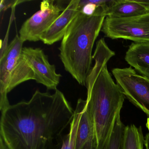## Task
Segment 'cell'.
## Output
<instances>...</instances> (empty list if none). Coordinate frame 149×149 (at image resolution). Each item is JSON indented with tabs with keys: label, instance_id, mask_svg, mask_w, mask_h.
I'll use <instances>...</instances> for the list:
<instances>
[{
	"label": "cell",
	"instance_id": "1",
	"mask_svg": "<svg viewBox=\"0 0 149 149\" xmlns=\"http://www.w3.org/2000/svg\"><path fill=\"white\" fill-rule=\"evenodd\" d=\"M74 112L59 90L53 94L37 90L29 101L1 112L0 136L7 149H52L61 141Z\"/></svg>",
	"mask_w": 149,
	"mask_h": 149
},
{
	"label": "cell",
	"instance_id": "2",
	"mask_svg": "<svg viewBox=\"0 0 149 149\" xmlns=\"http://www.w3.org/2000/svg\"><path fill=\"white\" fill-rule=\"evenodd\" d=\"M115 55L104 39L99 40L92 57L95 64L86 81V105L94 125L96 149H105L125 98L107 68L109 60Z\"/></svg>",
	"mask_w": 149,
	"mask_h": 149
},
{
	"label": "cell",
	"instance_id": "3",
	"mask_svg": "<svg viewBox=\"0 0 149 149\" xmlns=\"http://www.w3.org/2000/svg\"><path fill=\"white\" fill-rule=\"evenodd\" d=\"M106 9L102 7L92 16L79 12L70 25L59 49L65 70L82 86L86 87L92 68V50L106 17Z\"/></svg>",
	"mask_w": 149,
	"mask_h": 149
},
{
	"label": "cell",
	"instance_id": "4",
	"mask_svg": "<svg viewBox=\"0 0 149 149\" xmlns=\"http://www.w3.org/2000/svg\"><path fill=\"white\" fill-rule=\"evenodd\" d=\"M24 42L17 35L0 59V100H8V94L19 84L35 80L33 70L22 54Z\"/></svg>",
	"mask_w": 149,
	"mask_h": 149
},
{
	"label": "cell",
	"instance_id": "5",
	"mask_svg": "<svg viewBox=\"0 0 149 149\" xmlns=\"http://www.w3.org/2000/svg\"><path fill=\"white\" fill-rule=\"evenodd\" d=\"M101 31L105 37L134 42H149V11L138 16L125 18L106 17Z\"/></svg>",
	"mask_w": 149,
	"mask_h": 149
},
{
	"label": "cell",
	"instance_id": "6",
	"mask_svg": "<svg viewBox=\"0 0 149 149\" xmlns=\"http://www.w3.org/2000/svg\"><path fill=\"white\" fill-rule=\"evenodd\" d=\"M112 73L125 97L149 117V79L131 67L115 68Z\"/></svg>",
	"mask_w": 149,
	"mask_h": 149
},
{
	"label": "cell",
	"instance_id": "7",
	"mask_svg": "<svg viewBox=\"0 0 149 149\" xmlns=\"http://www.w3.org/2000/svg\"><path fill=\"white\" fill-rule=\"evenodd\" d=\"M46 0L41 2L40 8L24 22L19 31L24 42L41 40L42 35L48 29L65 9L61 1Z\"/></svg>",
	"mask_w": 149,
	"mask_h": 149
},
{
	"label": "cell",
	"instance_id": "8",
	"mask_svg": "<svg viewBox=\"0 0 149 149\" xmlns=\"http://www.w3.org/2000/svg\"><path fill=\"white\" fill-rule=\"evenodd\" d=\"M22 54L34 72L35 81L48 90H57L62 76L56 72L55 66L50 64L47 56L39 48H23Z\"/></svg>",
	"mask_w": 149,
	"mask_h": 149
},
{
	"label": "cell",
	"instance_id": "9",
	"mask_svg": "<svg viewBox=\"0 0 149 149\" xmlns=\"http://www.w3.org/2000/svg\"><path fill=\"white\" fill-rule=\"evenodd\" d=\"M79 0H72L65 7L60 16L42 35L41 41L51 45L62 40L70 25L80 12L78 9Z\"/></svg>",
	"mask_w": 149,
	"mask_h": 149
},
{
	"label": "cell",
	"instance_id": "10",
	"mask_svg": "<svg viewBox=\"0 0 149 149\" xmlns=\"http://www.w3.org/2000/svg\"><path fill=\"white\" fill-rule=\"evenodd\" d=\"M149 11V5L143 0H111L105 14L111 18H125L142 15Z\"/></svg>",
	"mask_w": 149,
	"mask_h": 149
},
{
	"label": "cell",
	"instance_id": "11",
	"mask_svg": "<svg viewBox=\"0 0 149 149\" xmlns=\"http://www.w3.org/2000/svg\"><path fill=\"white\" fill-rule=\"evenodd\" d=\"M125 60L130 67L149 79V42L132 43Z\"/></svg>",
	"mask_w": 149,
	"mask_h": 149
},
{
	"label": "cell",
	"instance_id": "12",
	"mask_svg": "<svg viewBox=\"0 0 149 149\" xmlns=\"http://www.w3.org/2000/svg\"><path fill=\"white\" fill-rule=\"evenodd\" d=\"M86 103V100L79 98L74 109V115L67 135L63 137L59 149H76L77 135L83 111Z\"/></svg>",
	"mask_w": 149,
	"mask_h": 149
},
{
	"label": "cell",
	"instance_id": "13",
	"mask_svg": "<svg viewBox=\"0 0 149 149\" xmlns=\"http://www.w3.org/2000/svg\"><path fill=\"white\" fill-rule=\"evenodd\" d=\"M92 138H94V125L86 103L77 130L76 149H81L84 144Z\"/></svg>",
	"mask_w": 149,
	"mask_h": 149
},
{
	"label": "cell",
	"instance_id": "14",
	"mask_svg": "<svg viewBox=\"0 0 149 149\" xmlns=\"http://www.w3.org/2000/svg\"><path fill=\"white\" fill-rule=\"evenodd\" d=\"M144 138L141 126L134 125L125 126L123 149H143Z\"/></svg>",
	"mask_w": 149,
	"mask_h": 149
},
{
	"label": "cell",
	"instance_id": "15",
	"mask_svg": "<svg viewBox=\"0 0 149 149\" xmlns=\"http://www.w3.org/2000/svg\"><path fill=\"white\" fill-rule=\"evenodd\" d=\"M120 112L117 115L110 136L104 149H123L125 126L121 121Z\"/></svg>",
	"mask_w": 149,
	"mask_h": 149
},
{
	"label": "cell",
	"instance_id": "16",
	"mask_svg": "<svg viewBox=\"0 0 149 149\" xmlns=\"http://www.w3.org/2000/svg\"><path fill=\"white\" fill-rule=\"evenodd\" d=\"M12 10H13V11H12L11 18H10L8 29L7 31L6 34V36H5L4 40L2 42H1V49H0V59L2 58V57L4 56L5 53L6 52L8 47V40L9 30H10L11 24H12V22H13V20L14 19L15 9H13Z\"/></svg>",
	"mask_w": 149,
	"mask_h": 149
},
{
	"label": "cell",
	"instance_id": "17",
	"mask_svg": "<svg viewBox=\"0 0 149 149\" xmlns=\"http://www.w3.org/2000/svg\"><path fill=\"white\" fill-rule=\"evenodd\" d=\"M81 149H96L95 143L94 140V138L90 139Z\"/></svg>",
	"mask_w": 149,
	"mask_h": 149
},
{
	"label": "cell",
	"instance_id": "18",
	"mask_svg": "<svg viewBox=\"0 0 149 149\" xmlns=\"http://www.w3.org/2000/svg\"><path fill=\"white\" fill-rule=\"evenodd\" d=\"M144 145L146 149H149V132L146 134L144 139Z\"/></svg>",
	"mask_w": 149,
	"mask_h": 149
},
{
	"label": "cell",
	"instance_id": "19",
	"mask_svg": "<svg viewBox=\"0 0 149 149\" xmlns=\"http://www.w3.org/2000/svg\"><path fill=\"white\" fill-rule=\"evenodd\" d=\"M0 149H7L6 146L2 138L0 136Z\"/></svg>",
	"mask_w": 149,
	"mask_h": 149
},
{
	"label": "cell",
	"instance_id": "20",
	"mask_svg": "<svg viewBox=\"0 0 149 149\" xmlns=\"http://www.w3.org/2000/svg\"><path fill=\"white\" fill-rule=\"evenodd\" d=\"M144 2L146 4L149 5V0H144Z\"/></svg>",
	"mask_w": 149,
	"mask_h": 149
}]
</instances>
